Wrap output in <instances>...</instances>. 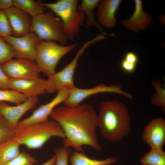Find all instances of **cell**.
<instances>
[{"instance_id": "32", "label": "cell", "mask_w": 165, "mask_h": 165, "mask_svg": "<svg viewBox=\"0 0 165 165\" xmlns=\"http://www.w3.org/2000/svg\"><path fill=\"white\" fill-rule=\"evenodd\" d=\"M128 61L137 65L138 61L137 55L133 52H128L125 55L124 58Z\"/></svg>"}, {"instance_id": "9", "label": "cell", "mask_w": 165, "mask_h": 165, "mask_svg": "<svg viewBox=\"0 0 165 165\" xmlns=\"http://www.w3.org/2000/svg\"><path fill=\"white\" fill-rule=\"evenodd\" d=\"M5 74L10 79H35L39 78L40 72L36 64L27 59H12L1 65Z\"/></svg>"}, {"instance_id": "21", "label": "cell", "mask_w": 165, "mask_h": 165, "mask_svg": "<svg viewBox=\"0 0 165 165\" xmlns=\"http://www.w3.org/2000/svg\"><path fill=\"white\" fill-rule=\"evenodd\" d=\"M13 6L33 17L45 13L46 8L41 2L33 0H13Z\"/></svg>"}, {"instance_id": "29", "label": "cell", "mask_w": 165, "mask_h": 165, "mask_svg": "<svg viewBox=\"0 0 165 165\" xmlns=\"http://www.w3.org/2000/svg\"><path fill=\"white\" fill-rule=\"evenodd\" d=\"M12 35V29L6 15L4 10H0V36L4 38Z\"/></svg>"}, {"instance_id": "7", "label": "cell", "mask_w": 165, "mask_h": 165, "mask_svg": "<svg viewBox=\"0 0 165 165\" xmlns=\"http://www.w3.org/2000/svg\"><path fill=\"white\" fill-rule=\"evenodd\" d=\"M98 40V37H95L86 41L69 63L60 71L48 77L46 80V92L54 93L62 89L71 90L74 88V74L79 58L90 45Z\"/></svg>"}, {"instance_id": "34", "label": "cell", "mask_w": 165, "mask_h": 165, "mask_svg": "<svg viewBox=\"0 0 165 165\" xmlns=\"http://www.w3.org/2000/svg\"><path fill=\"white\" fill-rule=\"evenodd\" d=\"M56 157L54 155L46 162L41 165H55Z\"/></svg>"}, {"instance_id": "5", "label": "cell", "mask_w": 165, "mask_h": 165, "mask_svg": "<svg viewBox=\"0 0 165 165\" xmlns=\"http://www.w3.org/2000/svg\"><path fill=\"white\" fill-rule=\"evenodd\" d=\"M77 46V43L63 45L54 42L39 39L36 46L35 61L40 72L48 77L54 74L60 59Z\"/></svg>"}, {"instance_id": "30", "label": "cell", "mask_w": 165, "mask_h": 165, "mask_svg": "<svg viewBox=\"0 0 165 165\" xmlns=\"http://www.w3.org/2000/svg\"><path fill=\"white\" fill-rule=\"evenodd\" d=\"M9 78L5 74L0 65V89L4 90L9 89Z\"/></svg>"}, {"instance_id": "1", "label": "cell", "mask_w": 165, "mask_h": 165, "mask_svg": "<svg viewBox=\"0 0 165 165\" xmlns=\"http://www.w3.org/2000/svg\"><path fill=\"white\" fill-rule=\"evenodd\" d=\"M49 117L57 122L64 131V146L83 152L82 147L85 145L97 151L102 150L97 133L98 115L91 104H81L73 107H58Z\"/></svg>"}, {"instance_id": "8", "label": "cell", "mask_w": 165, "mask_h": 165, "mask_svg": "<svg viewBox=\"0 0 165 165\" xmlns=\"http://www.w3.org/2000/svg\"><path fill=\"white\" fill-rule=\"evenodd\" d=\"M105 93L117 94L131 99L132 96L122 90L119 85L106 86L101 84L89 88H81L75 86L70 91L64 102V105L68 107H73L81 104L86 98L96 94Z\"/></svg>"}, {"instance_id": "23", "label": "cell", "mask_w": 165, "mask_h": 165, "mask_svg": "<svg viewBox=\"0 0 165 165\" xmlns=\"http://www.w3.org/2000/svg\"><path fill=\"white\" fill-rule=\"evenodd\" d=\"M28 98L24 94L16 91L0 89V102L8 101L18 105L24 102Z\"/></svg>"}, {"instance_id": "10", "label": "cell", "mask_w": 165, "mask_h": 165, "mask_svg": "<svg viewBox=\"0 0 165 165\" xmlns=\"http://www.w3.org/2000/svg\"><path fill=\"white\" fill-rule=\"evenodd\" d=\"M13 47L15 57L35 61L36 44L39 39L35 33L29 32L24 36L16 37L10 36L3 38Z\"/></svg>"}, {"instance_id": "2", "label": "cell", "mask_w": 165, "mask_h": 165, "mask_svg": "<svg viewBox=\"0 0 165 165\" xmlns=\"http://www.w3.org/2000/svg\"><path fill=\"white\" fill-rule=\"evenodd\" d=\"M98 128L102 136L110 142L119 141L128 136L131 126L127 107L117 100L107 101L100 104Z\"/></svg>"}, {"instance_id": "19", "label": "cell", "mask_w": 165, "mask_h": 165, "mask_svg": "<svg viewBox=\"0 0 165 165\" xmlns=\"http://www.w3.org/2000/svg\"><path fill=\"white\" fill-rule=\"evenodd\" d=\"M20 145L13 138L0 144V165H6L18 155Z\"/></svg>"}, {"instance_id": "15", "label": "cell", "mask_w": 165, "mask_h": 165, "mask_svg": "<svg viewBox=\"0 0 165 165\" xmlns=\"http://www.w3.org/2000/svg\"><path fill=\"white\" fill-rule=\"evenodd\" d=\"M46 80L9 78V89L21 93L28 98L37 96L46 92Z\"/></svg>"}, {"instance_id": "11", "label": "cell", "mask_w": 165, "mask_h": 165, "mask_svg": "<svg viewBox=\"0 0 165 165\" xmlns=\"http://www.w3.org/2000/svg\"><path fill=\"white\" fill-rule=\"evenodd\" d=\"M70 91L62 89L58 91L57 95L52 100L46 104L40 105L30 116L19 121L16 127L40 123L48 120V117L52 112L58 105L64 102Z\"/></svg>"}, {"instance_id": "27", "label": "cell", "mask_w": 165, "mask_h": 165, "mask_svg": "<svg viewBox=\"0 0 165 165\" xmlns=\"http://www.w3.org/2000/svg\"><path fill=\"white\" fill-rule=\"evenodd\" d=\"M38 163L34 157L23 151L6 165H35Z\"/></svg>"}, {"instance_id": "28", "label": "cell", "mask_w": 165, "mask_h": 165, "mask_svg": "<svg viewBox=\"0 0 165 165\" xmlns=\"http://www.w3.org/2000/svg\"><path fill=\"white\" fill-rule=\"evenodd\" d=\"M54 152L56 157L55 165H69L68 159L71 153L69 148L61 146L56 148Z\"/></svg>"}, {"instance_id": "12", "label": "cell", "mask_w": 165, "mask_h": 165, "mask_svg": "<svg viewBox=\"0 0 165 165\" xmlns=\"http://www.w3.org/2000/svg\"><path fill=\"white\" fill-rule=\"evenodd\" d=\"M142 138L151 148L163 149L165 144V120L161 117L151 120L145 127Z\"/></svg>"}, {"instance_id": "3", "label": "cell", "mask_w": 165, "mask_h": 165, "mask_svg": "<svg viewBox=\"0 0 165 165\" xmlns=\"http://www.w3.org/2000/svg\"><path fill=\"white\" fill-rule=\"evenodd\" d=\"M65 135L60 125L53 120L15 128L12 138L20 145L29 149L42 147L50 139L57 137L63 139Z\"/></svg>"}, {"instance_id": "31", "label": "cell", "mask_w": 165, "mask_h": 165, "mask_svg": "<svg viewBox=\"0 0 165 165\" xmlns=\"http://www.w3.org/2000/svg\"><path fill=\"white\" fill-rule=\"evenodd\" d=\"M137 65L131 63L124 59H123L120 63L122 69L125 72L130 73L134 72L136 70Z\"/></svg>"}, {"instance_id": "33", "label": "cell", "mask_w": 165, "mask_h": 165, "mask_svg": "<svg viewBox=\"0 0 165 165\" xmlns=\"http://www.w3.org/2000/svg\"><path fill=\"white\" fill-rule=\"evenodd\" d=\"M13 6V0H0V10H4Z\"/></svg>"}, {"instance_id": "16", "label": "cell", "mask_w": 165, "mask_h": 165, "mask_svg": "<svg viewBox=\"0 0 165 165\" xmlns=\"http://www.w3.org/2000/svg\"><path fill=\"white\" fill-rule=\"evenodd\" d=\"M135 10L131 16L122 22L123 25L128 30L138 32L146 29L152 21L151 16L144 10L143 2L135 0Z\"/></svg>"}, {"instance_id": "13", "label": "cell", "mask_w": 165, "mask_h": 165, "mask_svg": "<svg viewBox=\"0 0 165 165\" xmlns=\"http://www.w3.org/2000/svg\"><path fill=\"white\" fill-rule=\"evenodd\" d=\"M4 11L12 29V36L20 37L30 32L32 17L29 15L13 6Z\"/></svg>"}, {"instance_id": "22", "label": "cell", "mask_w": 165, "mask_h": 165, "mask_svg": "<svg viewBox=\"0 0 165 165\" xmlns=\"http://www.w3.org/2000/svg\"><path fill=\"white\" fill-rule=\"evenodd\" d=\"M140 162L142 165H165V152L163 149L151 148Z\"/></svg>"}, {"instance_id": "26", "label": "cell", "mask_w": 165, "mask_h": 165, "mask_svg": "<svg viewBox=\"0 0 165 165\" xmlns=\"http://www.w3.org/2000/svg\"><path fill=\"white\" fill-rule=\"evenodd\" d=\"M155 90V93L152 97L151 102L152 105L158 107L165 108V90L161 87L159 81L152 82Z\"/></svg>"}, {"instance_id": "4", "label": "cell", "mask_w": 165, "mask_h": 165, "mask_svg": "<svg viewBox=\"0 0 165 165\" xmlns=\"http://www.w3.org/2000/svg\"><path fill=\"white\" fill-rule=\"evenodd\" d=\"M77 0H59L52 3H41L61 20L64 32L68 40L77 36L86 18L82 12L77 10Z\"/></svg>"}, {"instance_id": "25", "label": "cell", "mask_w": 165, "mask_h": 165, "mask_svg": "<svg viewBox=\"0 0 165 165\" xmlns=\"http://www.w3.org/2000/svg\"><path fill=\"white\" fill-rule=\"evenodd\" d=\"M15 57L13 48L0 36V65H2Z\"/></svg>"}, {"instance_id": "20", "label": "cell", "mask_w": 165, "mask_h": 165, "mask_svg": "<svg viewBox=\"0 0 165 165\" xmlns=\"http://www.w3.org/2000/svg\"><path fill=\"white\" fill-rule=\"evenodd\" d=\"M100 2L99 0H82L80 5L78 6L77 10L82 12L85 14L87 19L85 28L95 26L105 35L106 34L102 27L96 21L93 12L94 9L97 7Z\"/></svg>"}, {"instance_id": "24", "label": "cell", "mask_w": 165, "mask_h": 165, "mask_svg": "<svg viewBox=\"0 0 165 165\" xmlns=\"http://www.w3.org/2000/svg\"><path fill=\"white\" fill-rule=\"evenodd\" d=\"M15 128L0 113V144L13 138Z\"/></svg>"}, {"instance_id": "14", "label": "cell", "mask_w": 165, "mask_h": 165, "mask_svg": "<svg viewBox=\"0 0 165 165\" xmlns=\"http://www.w3.org/2000/svg\"><path fill=\"white\" fill-rule=\"evenodd\" d=\"M38 100V97H30L23 103L14 106H10L5 102H1L0 113L16 127L20 118L28 111L35 108Z\"/></svg>"}, {"instance_id": "18", "label": "cell", "mask_w": 165, "mask_h": 165, "mask_svg": "<svg viewBox=\"0 0 165 165\" xmlns=\"http://www.w3.org/2000/svg\"><path fill=\"white\" fill-rule=\"evenodd\" d=\"M68 161L70 165H112L117 162L118 159L112 156L98 160L88 157L84 152L75 151L70 154Z\"/></svg>"}, {"instance_id": "17", "label": "cell", "mask_w": 165, "mask_h": 165, "mask_svg": "<svg viewBox=\"0 0 165 165\" xmlns=\"http://www.w3.org/2000/svg\"><path fill=\"white\" fill-rule=\"evenodd\" d=\"M122 2L121 0L100 1L97 6V16L100 24L108 28L116 24L115 14Z\"/></svg>"}, {"instance_id": "6", "label": "cell", "mask_w": 165, "mask_h": 165, "mask_svg": "<svg viewBox=\"0 0 165 165\" xmlns=\"http://www.w3.org/2000/svg\"><path fill=\"white\" fill-rule=\"evenodd\" d=\"M55 15L49 9L32 17L30 32L35 33L39 39L65 45L68 39L63 31L62 21Z\"/></svg>"}]
</instances>
